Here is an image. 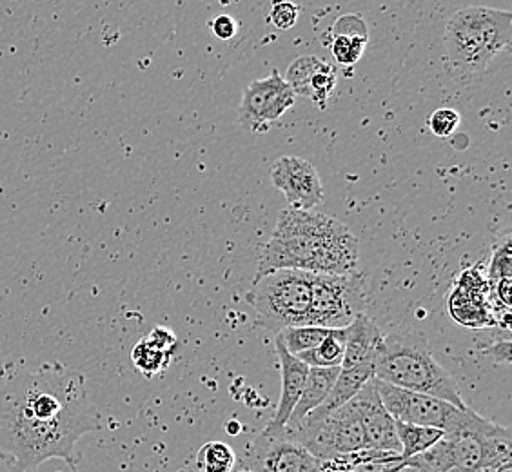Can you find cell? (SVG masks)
I'll return each mask as SVG.
<instances>
[{
	"label": "cell",
	"mask_w": 512,
	"mask_h": 472,
	"mask_svg": "<svg viewBox=\"0 0 512 472\" xmlns=\"http://www.w3.org/2000/svg\"><path fill=\"white\" fill-rule=\"evenodd\" d=\"M102 429L77 371L60 364L0 371V462L11 471L35 472L48 460H62L79 472L77 443Z\"/></svg>",
	"instance_id": "cell-1"
},
{
	"label": "cell",
	"mask_w": 512,
	"mask_h": 472,
	"mask_svg": "<svg viewBox=\"0 0 512 472\" xmlns=\"http://www.w3.org/2000/svg\"><path fill=\"white\" fill-rule=\"evenodd\" d=\"M360 266L358 238L344 222L315 211L287 207L258 258L255 278L278 269L315 275H353Z\"/></svg>",
	"instance_id": "cell-2"
},
{
	"label": "cell",
	"mask_w": 512,
	"mask_h": 472,
	"mask_svg": "<svg viewBox=\"0 0 512 472\" xmlns=\"http://www.w3.org/2000/svg\"><path fill=\"white\" fill-rule=\"evenodd\" d=\"M375 378L400 389L440 398L458 409L467 407L456 380L436 362L422 331L396 329L385 335L375 358Z\"/></svg>",
	"instance_id": "cell-3"
},
{
	"label": "cell",
	"mask_w": 512,
	"mask_h": 472,
	"mask_svg": "<svg viewBox=\"0 0 512 472\" xmlns=\"http://www.w3.org/2000/svg\"><path fill=\"white\" fill-rule=\"evenodd\" d=\"M511 11L471 6L456 11L445 26L449 66L462 75H478L511 46Z\"/></svg>",
	"instance_id": "cell-4"
},
{
	"label": "cell",
	"mask_w": 512,
	"mask_h": 472,
	"mask_svg": "<svg viewBox=\"0 0 512 472\" xmlns=\"http://www.w3.org/2000/svg\"><path fill=\"white\" fill-rule=\"evenodd\" d=\"M313 273L278 269L253 280L247 304L256 311V325L280 333L287 327L309 325Z\"/></svg>",
	"instance_id": "cell-5"
},
{
	"label": "cell",
	"mask_w": 512,
	"mask_h": 472,
	"mask_svg": "<svg viewBox=\"0 0 512 472\" xmlns=\"http://www.w3.org/2000/svg\"><path fill=\"white\" fill-rule=\"evenodd\" d=\"M445 438L453 451L451 472H480L485 467L511 462V433L502 425L483 418L469 405L460 409Z\"/></svg>",
	"instance_id": "cell-6"
},
{
	"label": "cell",
	"mask_w": 512,
	"mask_h": 472,
	"mask_svg": "<svg viewBox=\"0 0 512 472\" xmlns=\"http://www.w3.org/2000/svg\"><path fill=\"white\" fill-rule=\"evenodd\" d=\"M286 431L318 460H333L367 449L362 420L353 402L329 413L307 414L304 422Z\"/></svg>",
	"instance_id": "cell-7"
},
{
	"label": "cell",
	"mask_w": 512,
	"mask_h": 472,
	"mask_svg": "<svg viewBox=\"0 0 512 472\" xmlns=\"http://www.w3.org/2000/svg\"><path fill=\"white\" fill-rule=\"evenodd\" d=\"M365 309V276L315 275L313 273V302L309 325L340 329L355 320Z\"/></svg>",
	"instance_id": "cell-8"
},
{
	"label": "cell",
	"mask_w": 512,
	"mask_h": 472,
	"mask_svg": "<svg viewBox=\"0 0 512 472\" xmlns=\"http://www.w3.org/2000/svg\"><path fill=\"white\" fill-rule=\"evenodd\" d=\"M242 465L253 472H322L320 460L293 440L286 429L258 434L247 443Z\"/></svg>",
	"instance_id": "cell-9"
},
{
	"label": "cell",
	"mask_w": 512,
	"mask_h": 472,
	"mask_svg": "<svg viewBox=\"0 0 512 472\" xmlns=\"http://www.w3.org/2000/svg\"><path fill=\"white\" fill-rule=\"evenodd\" d=\"M296 95L273 69L266 79L253 80L242 93L238 122L251 133H266L269 126L295 106Z\"/></svg>",
	"instance_id": "cell-10"
},
{
	"label": "cell",
	"mask_w": 512,
	"mask_h": 472,
	"mask_svg": "<svg viewBox=\"0 0 512 472\" xmlns=\"http://www.w3.org/2000/svg\"><path fill=\"white\" fill-rule=\"evenodd\" d=\"M375 382L382 404L396 422L434 427V429H442L445 433L460 411L453 404L429 394L400 389L378 378H375Z\"/></svg>",
	"instance_id": "cell-11"
},
{
	"label": "cell",
	"mask_w": 512,
	"mask_h": 472,
	"mask_svg": "<svg viewBox=\"0 0 512 472\" xmlns=\"http://www.w3.org/2000/svg\"><path fill=\"white\" fill-rule=\"evenodd\" d=\"M271 180L293 209L311 211L324 200L322 180L306 158H278L271 169Z\"/></svg>",
	"instance_id": "cell-12"
},
{
	"label": "cell",
	"mask_w": 512,
	"mask_h": 472,
	"mask_svg": "<svg viewBox=\"0 0 512 472\" xmlns=\"http://www.w3.org/2000/svg\"><path fill=\"white\" fill-rule=\"evenodd\" d=\"M449 311L458 324L471 329L494 325L489 305V284L480 266L463 271L449 298Z\"/></svg>",
	"instance_id": "cell-13"
},
{
	"label": "cell",
	"mask_w": 512,
	"mask_h": 472,
	"mask_svg": "<svg viewBox=\"0 0 512 472\" xmlns=\"http://www.w3.org/2000/svg\"><path fill=\"white\" fill-rule=\"evenodd\" d=\"M351 402L355 404L356 411L360 414L367 449L385 451V453H402V447L394 429L393 416L387 413V409L380 400L375 376L362 387V391L356 394Z\"/></svg>",
	"instance_id": "cell-14"
},
{
	"label": "cell",
	"mask_w": 512,
	"mask_h": 472,
	"mask_svg": "<svg viewBox=\"0 0 512 472\" xmlns=\"http://www.w3.org/2000/svg\"><path fill=\"white\" fill-rule=\"evenodd\" d=\"M284 80L295 95L309 99L318 108L325 109L327 100L335 91L336 71L325 60L306 55L291 62Z\"/></svg>",
	"instance_id": "cell-15"
},
{
	"label": "cell",
	"mask_w": 512,
	"mask_h": 472,
	"mask_svg": "<svg viewBox=\"0 0 512 472\" xmlns=\"http://www.w3.org/2000/svg\"><path fill=\"white\" fill-rule=\"evenodd\" d=\"M275 351L278 356V364H280L282 393H280V400L276 405L273 420L264 429L266 433H278V431L286 429L287 422H289L291 413H293L296 402L304 389V384H306L307 373H309V367L289 353L278 336H275Z\"/></svg>",
	"instance_id": "cell-16"
},
{
	"label": "cell",
	"mask_w": 512,
	"mask_h": 472,
	"mask_svg": "<svg viewBox=\"0 0 512 472\" xmlns=\"http://www.w3.org/2000/svg\"><path fill=\"white\" fill-rule=\"evenodd\" d=\"M380 327L365 315L355 316V320L345 327L344 360L340 367H355L364 362H375L376 354L384 342Z\"/></svg>",
	"instance_id": "cell-17"
},
{
	"label": "cell",
	"mask_w": 512,
	"mask_h": 472,
	"mask_svg": "<svg viewBox=\"0 0 512 472\" xmlns=\"http://www.w3.org/2000/svg\"><path fill=\"white\" fill-rule=\"evenodd\" d=\"M369 42V33L364 19L358 15H344L333 26V44L331 51L336 62L344 68L355 66L364 55Z\"/></svg>",
	"instance_id": "cell-18"
},
{
	"label": "cell",
	"mask_w": 512,
	"mask_h": 472,
	"mask_svg": "<svg viewBox=\"0 0 512 472\" xmlns=\"http://www.w3.org/2000/svg\"><path fill=\"white\" fill-rule=\"evenodd\" d=\"M338 373H340V367H309L306 384L291 413L286 429H295L296 425L304 422L307 414L313 413L324 404L325 398L329 396L335 385Z\"/></svg>",
	"instance_id": "cell-19"
},
{
	"label": "cell",
	"mask_w": 512,
	"mask_h": 472,
	"mask_svg": "<svg viewBox=\"0 0 512 472\" xmlns=\"http://www.w3.org/2000/svg\"><path fill=\"white\" fill-rule=\"evenodd\" d=\"M373 376H375V362H364V364L345 367V369L340 367V373L331 393L325 398L324 404L313 413H329L342 405L349 404Z\"/></svg>",
	"instance_id": "cell-20"
},
{
	"label": "cell",
	"mask_w": 512,
	"mask_h": 472,
	"mask_svg": "<svg viewBox=\"0 0 512 472\" xmlns=\"http://www.w3.org/2000/svg\"><path fill=\"white\" fill-rule=\"evenodd\" d=\"M394 429H396V436H398V442L402 447L400 454L404 460L424 453L429 447H433L434 443L440 442L445 434L442 429L411 425V423L396 422V420H394Z\"/></svg>",
	"instance_id": "cell-21"
},
{
	"label": "cell",
	"mask_w": 512,
	"mask_h": 472,
	"mask_svg": "<svg viewBox=\"0 0 512 472\" xmlns=\"http://www.w3.org/2000/svg\"><path fill=\"white\" fill-rule=\"evenodd\" d=\"M344 347L345 327L331 329L322 344L304 353L296 354V358L304 362L307 367H340L344 360Z\"/></svg>",
	"instance_id": "cell-22"
},
{
	"label": "cell",
	"mask_w": 512,
	"mask_h": 472,
	"mask_svg": "<svg viewBox=\"0 0 512 472\" xmlns=\"http://www.w3.org/2000/svg\"><path fill=\"white\" fill-rule=\"evenodd\" d=\"M329 331L331 329L318 327V325H296V327L282 329L280 333H276V336L282 340L287 351L296 356L322 344L325 336L329 335Z\"/></svg>",
	"instance_id": "cell-23"
},
{
	"label": "cell",
	"mask_w": 512,
	"mask_h": 472,
	"mask_svg": "<svg viewBox=\"0 0 512 472\" xmlns=\"http://www.w3.org/2000/svg\"><path fill=\"white\" fill-rule=\"evenodd\" d=\"M171 358H173L171 354L158 349L157 345L151 344L148 338L140 340L131 351L133 364L146 378H153L157 374L164 373L171 364Z\"/></svg>",
	"instance_id": "cell-24"
},
{
	"label": "cell",
	"mask_w": 512,
	"mask_h": 472,
	"mask_svg": "<svg viewBox=\"0 0 512 472\" xmlns=\"http://www.w3.org/2000/svg\"><path fill=\"white\" fill-rule=\"evenodd\" d=\"M405 465L420 469L424 472H451L454 469L453 451L447 438H442L440 442L434 443L424 453L416 454L413 458L405 460Z\"/></svg>",
	"instance_id": "cell-25"
},
{
	"label": "cell",
	"mask_w": 512,
	"mask_h": 472,
	"mask_svg": "<svg viewBox=\"0 0 512 472\" xmlns=\"http://www.w3.org/2000/svg\"><path fill=\"white\" fill-rule=\"evenodd\" d=\"M237 465V454L222 442H207L197 454V467L200 472H233Z\"/></svg>",
	"instance_id": "cell-26"
},
{
	"label": "cell",
	"mask_w": 512,
	"mask_h": 472,
	"mask_svg": "<svg viewBox=\"0 0 512 472\" xmlns=\"http://www.w3.org/2000/svg\"><path fill=\"white\" fill-rule=\"evenodd\" d=\"M485 278H487L489 287L496 286L503 280H512V253L509 236H505L494 249L493 258H491V264H489Z\"/></svg>",
	"instance_id": "cell-27"
},
{
	"label": "cell",
	"mask_w": 512,
	"mask_h": 472,
	"mask_svg": "<svg viewBox=\"0 0 512 472\" xmlns=\"http://www.w3.org/2000/svg\"><path fill=\"white\" fill-rule=\"evenodd\" d=\"M460 113L453 108H440L429 117V129L434 137L449 138L456 129L460 128Z\"/></svg>",
	"instance_id": "cell-28"
},
{
	"label": "cell",
	"mask_w": 512,
	"mask_h": 472,
	"mask_svg": "<svg viewBox=\"0 0 512 472\" xmlns=\"http://www.w3.org/2000/svg\"><path fill=\"white\" fill-rule=\"evenodd\" d=\"M300 15V8L289 2V0H273L271 13H269V22L278 28V30L287 31L295 28Z\"/></svg>",
	"instance_id": "cell-29"
},
{
	"label": "cell",
	"mask_w": 512,
	"mask_h": 472,
	"mask_svg": "<svg viewBox=\"0 0 512 472\" xmlns=\"http://www.w3.org/2000/svg\"><path fill=\"white\" fill-rule=\"evenodd\" d=\"M149 342L153 345H157L158 349H162L164 353L171 354V356H175L178 349V338L171 329L168 327H162V325H157L148 336Z\"/></svg>",
	"instance_id": "cell-30"
},
{
	"label": "cell",
	"mask_w": 512,
	"mask_h": 472,
	"mask_svg": "<svg viewBox=\"0 0 512 472\" xmlns=\"http://www.w3.org/2000/svg\"><path fill=\"white\" fill-rule=\"evenodd\" d=\"M211 31L218 40H231L237 35V20L229 15H218L217 19L211 22Z\"/></svg>",
	"instance_id": "cell-31"
},
{
	"label": "cell",
	"mask_w": 512,
	"mask_h": 472,
	"mask_svg": "<svg viewBox=\"0 0 512 472\" xmlns=\"http://www.w3.org/2000/svg\"><path fill=\"white\" fill-rule=\"evenodd\" d=\"M482 353L493 358L494 362H498V364H509L511 362V342L509 340L494 342L489 347L482 349Z\"/></svg>",
	"instance_id": "cell-32"
},
{
	"label": "cell",
	"mask_w": 512,
	"mask_h": 472,
	"mask_svg": "<svg viewBox=\"0 0 512 472\" xmlns=\"http://www.w3.org/2000/svg\"><path fill=\"white\" fill-rule=\"evenodd\" d=\"M480 472H512V463L505 462L500 463V465H494V467H485Z\"/></svg>",
	"instance_id": "cell-33"
},
{
	"label": "cell",
	"mask_w": 512,
	"mask_h": 472,
	"mask_svg": "<svg viewBox=\"0 0 512 472\" xmlns=\"http://www.w3.org/2000/svg\"><path fill=\"white\" fill-rule=\"evenodd\" d=\"M398 472H424V471H420V469H414V467H409V465H405V467H402V469H400V471Z\"/></svg>",
	"instance_id": "cell-34"
},
{
	"label": "cell",
	"mask_w": 512,
	"mask_h": 472,
	"mask_svg": "<svg viewBox=\"0 0 512 472\" xmlns=\"http://www.w3.org/2000/svg\"><path fill=\"white\" fill-rule=\"evenodd\" d=\"M218 2H220V4H222V6H229V4H231V2H233V0H218Z\"/></svg>",
	"instance_id": "cell-35"
},
{
	"label": "cell",
	"mask_w": 512,
	"mask_h": 472,
	"mask_svg": "<svg viewBox=\"0 0 512 472\" xmlns=\"http://www.w3.org/2000/svg\"><path fill=\"white\" fill-rule=\"evenodd\" d=\"M238 472H253V471H249V469H246V467H244V465H242V469H240V471Z\"/></svg>",
	"instance_id": "cell-36"
}]
</instances>
